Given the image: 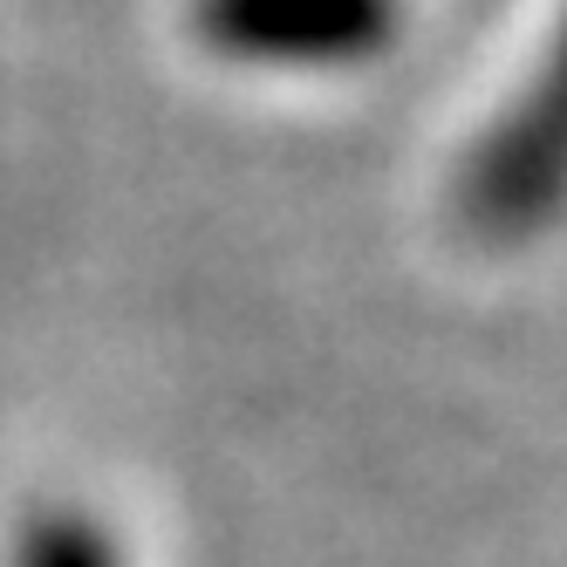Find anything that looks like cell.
<instances>
[{
    "label": "cell",
    "mask_w": 567,
    "mask_h": 567,
    "mask_svg": "<svg viewBox=\"0 0 567 567\" xmlns=\"http://www.w3.org/2000/svg\"><path fill=\"white\" fill-rule=\"evenodd\" d=\"M560 213H567V8L526 90L493 116V131L458 165V219L493 247L560 226Z\"/></svg>",
    "instance_id": "obj_1"
},
{
    "label": "cell",
    "mask_w": 567,
    "mask_h": 567,
    "mask_svg": "<svg viewBox=\"0 0 567 567\" xmlns=\"http://www.w3.org/2000/svg\"><path fill=\"white\" fill-rule=\"evenodd\" d=\"M192 34L247 69H362L396 49L403 0H192Z\"/></svg>",
    "instance_id": "obj_2"
},
{
    "label": "cell",
    "mask_w": 567,
    "mask_h": 567,
    "mask_svg": "<svg viewBox=\"0 0 567 567\" xmlns=\"http://www.w3.org/2000/svg\"><path fill=\"white\" fill-rule=\"evenodd\" d=\"M14 567H124V547L90 513H42L21 534Z\"/></svg>",
    "instance_id": "obj_3"
}]
</instances>
